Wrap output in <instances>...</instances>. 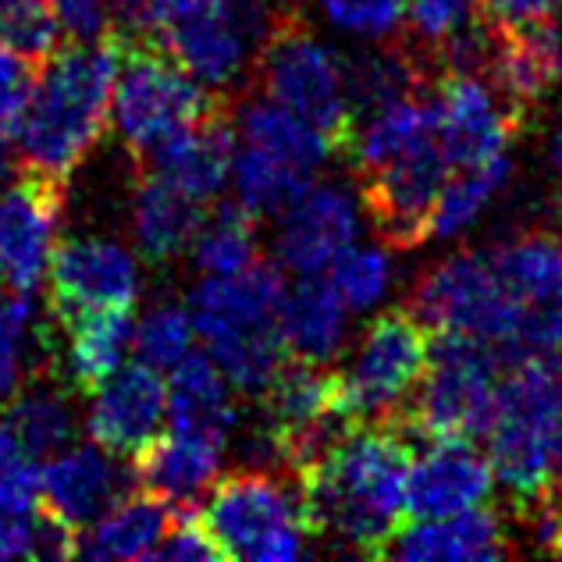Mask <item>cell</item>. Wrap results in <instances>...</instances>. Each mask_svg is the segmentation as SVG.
Masks as SVG:
<instances>
[{
    "mask_svg": "<svg viewBox=\"0 0 562 562\" xmlns=\"http://www.w3.org/2000/svg\"><path fill=\"white\" fill-rule=\"evenodd\" d=\"M417 438L398 420L349 424L300 470L317 538L338 552L384 559L406 524V477Z\"/></svg>",
    "mask_w": 562,
    "mask_h": 562,
    "instance_id": "1",
    "label": "cell"
},
{
    "mask_svg": "<svg viewBox=\"0 0 562 562\" xmlns=\"http://www.w3.org/2000/svg\"><path fill=\"white\" fill-rule=\"evenodd\" d=\"M117 68L114 33L93 43H68L40 65L19 128L22 168L65 182L93 154L111 122Z\"/></svg>",
    "mask_w": 562,
    "mask_h": 562,
    "instance_id": "2",
    "label": "cell"
},
{
    "mask_svg": "<svg viewBox=\"0 0 562 562\" xmlns=\"http://www.w3.org/2000/svg\"><path fill=\"white\" fill-rule=\"evenodd\" d=\"M285 278L271 260H254L235 274L203 278L189 292L192 328L203 338L206 357L246 398H257L274 371L285 363L289 349L281 338V303Z\"/></svg>",
    "mask_w": 562,
    "mask_h": 562,
    "instance_id": "3",
    "label": "cell"
},
{
    "mask_svg": "<svg viewBox=\"0 0 562 562\" xmlns=\"http://www.w3.org/2000/svg\"><path fill=\"white\" fill-rule=\"evenodd\" d=\"M281 11V0H154L150 36L200 86L235 103L254 90L257 57Z\"/></svg>",
    "mask_w": 562,
    "mask_h": 562,
    "instance_id": "4",
    "label": "cell"
},
{
    "mask_svg": "<svg viewBox=\"0 0 562 562\" xmlns=\"http://www.w3.org/2000/svg\"><path fill=\"white\" fill-rule=\"evenodd\" d=\"M200 520L221 555L243 562H292L317 538L292 470L246 467L217 477L200 502Z\"/></svg>",
    "mask_w": 562,
    "mask_h": 562,
    "instance_id": "5",
    "label": "cell"
},
{
    "mask_svg": "<svg viewBox=\"0 0 562 562\" xmlns=\"http://www.w3.org/2000/svg\"><path fill=\"white\" fill-rule=\"evenodd\" d=\"M562 409V349L530 352L498 381L495 420L487 427V460L495 481L520 509L552 492L549 446Z\"/></svg>",
    "mask_w": 562,
    "mask_h": 562,
    "instance_id": "6",
    "label": "cell"
},
{
    "mask_svg": "<svg viewBox=\"0 0 562 562\" xmlns=\"http://www.w3.org/2000/svg\"><path fill=\"white\" fill-rule=\"evenodd\" d=\"M111 114L125 150L136 160L171 132L200 125L232 100L200 86L154 36H117Z\"/></svg>",
    "mask_w": 562,
    "mask_h": 562,
    "instance_id": "7",
    "label": "cell"
},
{
    "mask_svg": "<svg viewBox=\"0 0 562 562\" xmlns=\"http://www.w3.org/2000/svg\"><path fill=\"white\" fill-rule=\"evenodd\" d=\"M506 360L467 335H435L431 363L409 395L398 420L417 441L441 438H487V427L495 420L498 381Z\"/></svg>",
    "mask_w": 562,
    "mask_h": 562,
    "instance_id": "8",
    "label": "cell"
},
{
    "mask_svg": "<svg viewBox=\"0 0 562 562\" xmlns=\"http://www.w3.org/2000/svg\"><path fill=\"white\" fill-rule=\"evenodd\" d=\"M254 86L263 90V97L278 100L281 108L317 125L338 146L342 160L349 157L352 136H357V117H352L346 100L342 57L314 36V29H310L300 8L281 11L278 25L271 29V36L257 57Z\"/></svg>",
    "mask_w": 562,
    "mask_h": 562,
    "instance_id": "9",
    "label": "cell"
},
{
    "mask_svg": "<svg viewBox=\"0 0 562 562\" xmlns=\"http://www.w3.org/2000/svg\"><path fill=\"white\" fill-rule=\"evenodd\" d=\"M435 335H467L487 342L513 367L516 306L495 271L492 254L460 249L427 268L406 303Z\"/></svg>",
    "mask_w": 562,
    "mask_h": 562,
    "instance_id": "10",
    "label": "cell"
},
{
    "mask_svg": "<svg viewBox=\"0 0 562 562\" xmlns=\"http://www.w3.org/2000/svg\"><path fill=\"white\" fill-rule=\"evenodd\" d=\"M431 346L435 331L409 306H392L367 324L349 371H342L352 420L398 417L431 363Z\"/></svg>",
    "mask_w": 562,
    "mask_h": 562,
    "instance_id": "11",
    "label": "cell"
},
{
    "mask_svg": "<svg viewBox=\"0 0 562 562\" xmlns=\"http://www.w3.org/2000/svg\"><path fill=\"white\" fill-rule=\"evenodd\" d=\"M452 179L438 132L381 165L357 171L360 203L389 249H417L431 239L438 200Z\"/></svg>",
    "mask_w": 562,
    "mask_h": 562,
    "instance_id": "12",
    "label": "cell"
},
{
    "mask_svg": "<svg viewBox=\"0 0 562 562\" xmlns=\"http://www.w3.org/2000/svg\"><path fill=\"white\" fill-rule=\"evenodd\" d=\"M492 260L516 306L513 363L562 349V232L527 228L495 246Z\"/></svg>",
    "mask_w": 562,
    "mask_h": 562,
    "instance_id": "13",
    "label": "cell"
},
{
    "mask_svg": "<svg viewBox=\"0 0 562 562\" xmlns=\"http://www.w3.org/2000/svg\"><path fill=\"white\" fill-rule=\"evenodd\" d=\"M139 263L117 239L71 235L54 243L47 263V317L65 324L82 310L136 303Z\"/></svg>",
    "mask_w": 562,
    "mask_h": 562,
    "instance_id": "14",
    "label": "cell"
},
{
    "mask_svg": "<svg viewBox=\"0 0 562 562\" xmlns=\"http://www.w3.org/2000/svg\"><path fill=\"white\" fill-rule=\"evenodd\" d=\"M65 182L22 168L0 189V274L11 292H36L57 243Z\"/></svg>",
    "mask_w": 562,
    "mask_h": 562,
    "instance_id": "15",
    "label": "cell"
},
{
    "mask_svg": "<svg viewBox=\"0 0 562 562\" xmlns=\"http://www.w3.org/2000/svg\"><path fill=\"white\" fill-rule=\"evenodd\" d=\"M438 139L452 171H467L506 157L520 136L524 114L484 76H441L438 86Z\"/></svg>",
    "mask_w": 562,
    "mask_h": 562,
    "instance_id": "16",
    "label": "cell"
},
{
    "mask_svg": "<svg viewBox=\"0 0 562 562\" xmlns=\"http://www.w3.org/2000/svg\"><path fill=\"white\" fill-rule=\"evenodd\" d=\"M136 487V470H132L128 456L103 449L100 441H82V446H68L65 452L43 460L40 506L82 535L117 498H125Z\"/></svg>",
    "mask_w": 562,
    "mask_h": 562,
    "instance_id": "17",
    "label": "cell"
},
{
    "mask_svg": "<svg viewBox=\"0 0 562 562\" xmlns=\"http://www.w3.org/2000/svg\"><path fill=\"white\" fill-rule=\"evenodd\" d=\"M274 257L295 274L328 271L331 263L357 243L360 206L352 192L335 182H310L285 211L278 214Z\"/></svg>",
    "mask_w": 562,
    "mask_h": 562,
    "instance_id": "18",
    "label": "cell"
},
{
    "mask_svg": "<svg viewBox=\"0 0 562 562\" xmlns=\"http://www.w3.org/2000/svg\"><path fill=\"white\" fill-rule=\"evenodd\" d=\"M487 82L524 117L562 90V25L555 14L527 22H495Z\"/></svg>",
    "mask_w": 562,
    "mask_h": 562,
    "instance_id": "19",
    "label": "cell"
},
{
    "mask_svg": "<svg viewBox=\"0 0 562 562\" xmlns=\"http://www.w3.org/2000/svg\"><path fill=\"white\" fill-rule=\"evenodd\" d=\"M492 460L470 438L427 441V452L413 456L406 477V520H438L481 506L492 495Z\"/></svg>",
    "mask_w": 562,
    "mask_h": 562,
    "instance_id": "20",
    "label": "cell"
},
{
    "mask_svg": "<svg viewBox=\"0 0 562 562\" xmlns=\"http://www.w3.org/2000/svg\"><path fill=\"white\" fill-rule=\"evenodd\" d=\"M90 398V438L117 456H136L146 441L157 438L168 413L165 381L143 360L122 363Z\"/></svg>",
    "mask_w": 562,
    "mask_h": 562,
    "instance_id": "21",
    "label": "cell"
},
{
    "mask_svg": "<svg viewBox=\"0 0 562 562\" xmlns=\"http://www.w3.org/2000/svg\"><path fill=\"white\" fill-rule=\"evenodd\" d=\"M235 146H239L235 114L232 108H225L200 125L179 128L168 139L154 143L150 150L136 157V171H154L186 189L189 196L214 203L232 179Z\"/></svg>",
    "mask_w": 562,
    "mask_h": 562,
    "instance_id": "22",
    "label": "cell"
},
{
    "mask_svg": "<svg viewBox=\"0 0 562 562\" xmlns=\"http://www.w3.org/2000/svg\"><path fill=\"white\" fill-rule=\"evenodd\" d=\"M342 82L349 111L360 125L395 100L435 90L438 76L427 65V57L406 40V33H398L392 40H371V47L346 54Z\"/></svg>",
    "mask_w": 562,
    "mask_h": 562,
    "instance_id": "23",
    "label": "cell"
},
{
    "mask_svg": "<svg viewBox=\"0 0 562 562\" xmlns=\"http://www.w3.org/2000/svg\"><path fill=\"white\" fill-rule=\"evenodd\" d=\"M211 203L189 196L186 189L160 179L154 171H136V196H132V232L136 249L150 268H175L203 228Z\"/></svg>",
    "mask_w": 562,
    "mask_h": 562,
    "instance_id": "24",
    "label": "cell"
},
{
    "mask_svg": "<svg viewBox=\"0 0 562 562\" xmlns=\"http://www.w3.org/2000/svg\"><path fill=\"white\" fill-rule=\"evenodd\" d=\"M168 417L171 431L206 441V446L225 449L235 427H239V409L228 389V378L217 371V363L206 352H186L171 367L168 381Z\"/></svg>",
    "mask_w": 562,
    "mask_h": 562,
    "instance_id": "25",
    "label": "cell"
},
{
    "mask_svg": "<svg viewBox=\"0 0 562 562\" xmlns=\"http://www.w3.org/2000/svg\"><path fill=\"white\" fill-rule=\"evenodd\" d=\"M54 331L65 335L61 360L71 389L93 395L125 363V352L132 349V335H136V303L82 310L71 321L54 324Z\"/></svg>",
    "mask_w": 562,
    "mask_h": 562,
    "instance_id": "26",
    "label": "cell"
},
{
    "mask_svg": "<svg viewBox=\"0 0 562 562\" xmlns=\"http://www.w3.org/2000/svg\"><path fill=\"white\" fill-rule=\"evenodd\" d=\"M235 125H239V139L257 146V150L271 154L292 171L317 179V171L331 160H342L338 146L324 136L317 125H310L306 117L281 108L271 97H257L254 90L235 100Z\"/></svg>",
    "mask_w": 562,
    "mask_h": 562,
    "instance_id": "27",
    "label": "cell"
},
{
    "mask_svg": "<svg viewBox=\"0 0 562 562\" xmlns=\"http://www.w3.org/2000/svg\"><path fill=\"white\" fill-rule=\"evenodd\" d=\"M221 452L225 449L171 431L150 438L128 460L132 470H136L139 487L160 495L175 513H182V509H200L203 495L214 487L221 470Z\"/></svg>",
    "mask_w": 562,
    "mask_h": 562,
    "instance_id": "28",
    "label": "cell"
},
{
    "mask_svg": "<svg viewBox=\"0 0 562 562\" xmlns=\"http://www.w3.org/2000/svg\"><path fill=\"white\" fill-rule=\"evenodd\" d=\"M513 544L506 541V527H502L498 509L473 506L452 516H438V520L403 524L398 535L389 544L392 559L409 562H435V559H506Z\"/></svg>",
    "mask_w": 562,
    "mask_h": 562,
    "instance_id": "29",
    "label": "cell"
},
{
    "mask_svg": "<svg viewBox=\"0 0 562 562\" xmlns=\"http://www.w3.org/2000/svg\"><path fill=\"white\" fill-rule=\"evenodd\" d=\"M346 300L331 274H300L281 303V338L289 357L331 363L346 346Z\"/></svg>",
    "mask_w": 562,
    "mask_h": 562,
    "instance_id": "30",
    "label": "cell"
},
{
    "mask_svg": "<svg viewBox=\"0 0 562 562\" xmlns=\"http://www.w3.org/2000/svg\"><path fill=\"white\" fill-rule=\"evenodd\" d=\"M175 520V509L165 498L136 487L125 498H117L114 506L93 520L79 535L76 555L79 559H150L160 538L168 535Z\"/></svg>",
    "mask_w": 562,
    "mask_h": 562,
    "instance_id": "31",
    "label": "cell"
},
{
    "mask_svg": "<svg viewBox=\"0 0 562 562\" xmlns=\"http://www.w3.org/2000/svg\"><path fill=\"white\" fill-rule=\"evenodd\" d=\"M50 317L36 321V292H8L0 300V409L43 371H57L61 349L54 346Z\"/></svg>",
    "mask_w": 562,
    "mask_h": 562,
    "instance_id": "32",
    "label": "cell"
},
{
    "mask_svg": "<svg viewBox=\"0 0 562 562\" xmlns=\"http://www.w3.org/2000/svg\"><path fill=\"white\" fill-rule=\"evenodd\" d=\"M0 417L8 420L14 438L22 441V449L36 463L65 452L79 431L76 403L68 395V378L57 371H43L33 381H25V389L0 409Z\"/></svg>",
    "mask_w": 562,
    "mask_h": 562,
    "instance_id": "33",
    "label": "cell"
},
{
    "mask_svg": "<svg viewBox=\"0 0 562 562\" xmlns=\"http://www.w3.org/2000/svg\"><path fill=\"white\" fill-rule=\"evenodd\" d=\"M192 263L206 278L214 274H235L260 260V217H254L246 206L217 203L214 211H206L203 228L192 239Z\"/></svg>",
    "mask_w": 562,
    "mask_h": 562,
    "instance_id": "34",
    "label": "cell"
},
{
    "mask_svg": "<svg viewBox=\"0 0 562 562\" xmlns=\"http://www.w3.org/2000/svg\"><path fill=\"white\" fill-rule=\"evenodd\" d=\"M310 182L314 179L292 171L289 165H281V160H274L271 154L257 150V146H249V143L235 146V160H232L235 200L260 221L285 211Z\"/></svg>",
    "mask_w": 562,
    "mask_h": 562,
    "instance_id": "35",
    "label": "cell"
},
{
    "mask_svg": "<svg viewBox=\"0 0 562 562\" xmlns=\"http://www.w3.org/2000/svg\"><path fill=\"white\" fill-rule=\"evenodd\" d=\"M509 171H513L509 154L477 168L452 171L431 221V239H456V235H463L484 214V206L495 200V192L509 182Z\"/></svg>",
    "mask_w": 562,
    "mask_h": 562,
    "instance_id": "36",
    "label": "cell"
},
{
    "mask_svg": "<svg viewBox=\"0 0 562 562\" xmlns=\"http://www.w3.org/2000/svg\"><path fill=\"white\" fill-rule=\"evenodd\" d=\"M65 29L57 22L50 0H0V43L14 54L43 65L57 54Z\"/></svg>",
    "mask_w": 562,
    "mask_h": 562,
    "instance_id": "37",
    "label": "cell"
},
{
    "mask_svg": "<svg viewBox=\"0 0 562 562\" xmlns=\"http://www.w3.org/2000/svg\"><path fill=\"white\" fill-rule=\"evenodd\" d=\"M192 335L196 328H192L189 310L168 300L143 314L136 335H132V349H136V360L150 363L154 371H171L192 349Z\"/></svg>",
    "mask_w": 562,
    "mask_h": 562,
    "instance_id": "38",
    "label": "cell"
},
{
    "mask_svg": "<svg viewBox=\"0 0 562 562\" xmlns=\"http://www.w3.org/2000/svg\"><path fill=\"white\" fill-rule=\"evenodd\" d=\"M331 281L335 289L342 292V300L349 310H371L384 300V292L392 285V257L389 249L381 246H357L352 243L342 257L331 263Z\"/></svg>",
    "mask_w": 562,
    "mask_h": 562,
    "instance_id": "39",
    "label": "cell"
},
{
    "mask_svg": "<svg viewBox=\"0 0 562 562\" xmlns=\"http://www.w3.org/2000/svg\"><path fill=\"white\" fill-rule=\"evenodd\" d=\"M477 14H481L477 0H406L403 33L413 47L427 57V65H431V54L441 47V43L460 33V29H467Z\"/></svg>",
    "mask_w": 562,
    "mask_h": 562,
    "instance_id": "40",
    "label": "cell"
},
{
    "mask_svg": "<svg viewBox=\"0 0 562 562\" xmlns=\"http://www.w3.org/2000/svg\"><path fill=\"white\" fill-rule=\"evenodd\" d=\"M321 11L335 29L357 40H392L406 25V0H321Z\"/></svg>",
    "mask_w": 562,
    "mask_h": 562,
    "instance_id": "41",
    "label": "cell"
},
{
    "mask_svg": "<svg viewBox=\"0 0 562 562\" xmlns=\"http://www.w3.org/2000/svg\"><path fill=\"white\" fill-rule=\"evenodd\" d=\"M40 502L36 460L22 449L8 420L0 417V509H33Z\"/></svg>",
    "mask_w": 562,
    "mask_h": 562,
    "instance_id": "42",
    "label": "cell"
},
{
    "mask_svg": "<svg viewBox=\"0 0 562 562\" xmlns=\"http://www.w3.org/2000/svg\"><path fill=\"white\" fill-rule=\"evenodd\" d=\"M33 86H36V65L0 43V143L19 139Z\"/></svg>",
    "mask_w": 562,
    "mask_h": 562,
    "instance_id": "43",
    "label": "cell"
},
{
    "mask_svg": "<svg viewBox=\"0 0 562 562\" xmlns=\"http://www.w3.org/2000/svg\"><path fill=\"white\" fill-rule=\"evenodd\" d=\"M150 559H175V562H217L225 559L214 538L206 535V527L200 520V509H182L175 513V520L168 527V535L160 538Z\"/></svg>",
    "mask_w": 562,
    "mask_h": 562,
    "instance_id": "44",
    "label": "cell"
},
{
    "mask_svg": "<svg viewBox=\"0 0 562 562\" xmlns=\"http://www.w3.org/2000/svg\"><path fill=\"white\" fill-rule=\"evenodd\" d=\"M50 8L61 22L65 36L79 43H93L111 33L108 19V0H50Z\"/></svg>",
    "mask_w": 562,
    "mask_h": 562,
    "instance_id": "45",
    "label": "cell"
},
{
    "mask_svg": "<svg viewBox=\"0 0 562 562\" xmlns=\"http://www.w3.org/2000/svg\"><path fill=\"white\" fill-rule=\"evenodd\" d=\"M36 506L0 509V559H36Z\"/></svg>",
    "mask_w": 562,
    "mask_h": 562,
    "instance_id": "46",
    "label": "cell"
},
{
    "mask_svg": "<svg viewBox=\"0 0 562 562\" xmlns=\"http://www.w3.org/2000/svg\"><path fill=\"white\" fill-rule=\"evenodd\" d=\"M108 19L117 36H150L154 0H108Z\"/></svg>",
    "mask_w": 562,
    "mask_h": 562,
    "instance_id": "47",
    "label": "cell"
},
{
    "mask_svg": "<svg viewBox=\"0 0 562 562\" xmlns=\"http://www.w3.org/2000/svg\"><path fill=\"white\" fill-rule=\"evenodd\" d=\"M549 477H552V492L562 495V409L552 427V446H549Z\"/></svg>",
    "mask_w": 562,
    "mask_h": 562,
    "instance_id": "48",
    "label": "cell"
},
{
    "mask_svg": "<svg viewBox=\"0 0 562 562\" xmlns=\"http://www.w3.org/2000/svg\"><path fill=\"white\" fill-rule=\"evenodd\" d=\"M552 168H555V179H559V189H562V125L555 128V136H552Z\"/></svg>",
    "mask_w": 562,
    "mask_h": 562,
    "instance_id": "49",
    "label": "cell"
},
{
    "mask_svg": "<svg viewBox=\"0 0 562 562\" xmlns=\"http://www.w3.org/2000/svg\"><path fill=\"white\" fill-rule=\"evenodd\" d=\"M281 4H285V8H300V11H303L306 0H281Z\"/></svg>",
    "mask_w": 562,
    "mask_h": 562,
    "instance_id": "50",
    "label": "cell"
}]
</instances>
